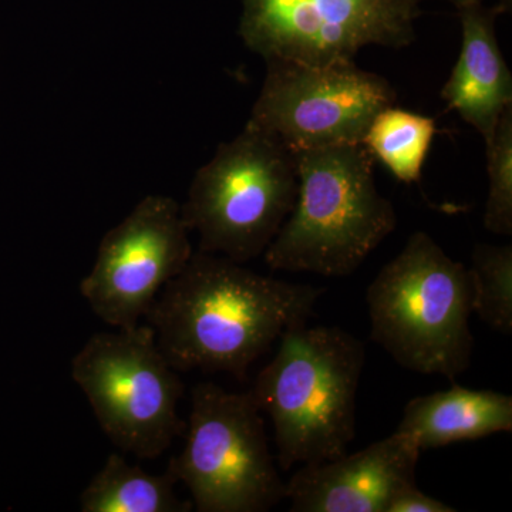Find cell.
I'll list each match as a JSON object with an SVG mask.
<instances>
[{
  "label": "cell",
  "mask_w": 512,
  "mask_h": 512,
  "mask_svg": "<svg viewBox=\"0 0 512 512\" xmlns=\"http://www.w3.org/2000/svg\"><path fill=\"white\" fill-rule=\"evenodd\" d=\"M456 508L451 507L443 501L436 500L430 495L424 494L417 487V484L404 487L394 495L387 505L386 512H454Z\"/></svg>",
  "instance_id": "cell-18"
},
{
  "label": "cell",
  "mask_w": 512,
  "mask_h": 512,
  "mask_svg": "<svg viewBox=\"0 0 512 512\" xmlns=\"http://www.w3.org/2000/svg\"><path fill=\"white\" fill-rule=\"evenodd\" d=\"M325 292L194 251L144 319L177 372H225L244 379L286 330L308 323Z\"/></svg>",
  "instance_id": "cell-1"
},
{
  "label": "cell",
  "mask_w": 512,
  "mask_h": 512,
  "mask_svg": "<svg viewBox=\"0 0 512 512\" xmlns=\"http://www.w3.org/2000/svg\"><path fill=\"white\" fill-rule=\"evenodd\" d=\"M434 134V119L390 106L370 123L362 144L397 180L414 184L420 180Z\"/></svg>",
  "instance_id": "cell-15"
},
{
  "label": "cell",
  "mask_w": 512,
  "mask_h": 512,
  "mask_svg": "<svg viewBox=\"0 0 512 512\" xmlns=\"http://www.w3.org/2000/svg\"><path fill=\"white\" fill-rule=\"evenodd\" d=\"M421 450L394 431L355 454L303 466L286 484L292 512H386L390 500L416 484Z\"/></svg>",
  "instance_id": "cell-11"
},
{
  "label": "cell",
  "mask_w": 512,
  "mask_h": 512,
  "mask_svg": "<svg viewBox=\"0 0 512 512\" xmlns=\"http://www.w3.org/2000/svg\"><path fill=\"white\" fill-rule=\"evenodd\" d=\"M396 431L409 434L421 451L512 431V397L454 384L406 404Z\"/></svg>",
  "instance_id": "cell-13"
},
{
  "label": "cell",
  "mask_w": 512,
  "mask_h": 512,
  "mask_svg": "<svg viewBox=\"0 0 512 512\" xmlns=\"http://www.w3.org/2000/svg\"><path fill=\"white\" fill-rule=\"evenodd\" d=\"M261 92L248 123L291 148L362 144L373 119L396 103L397 93L380 74L356 62L312 66L268 60Z\"/></svg>",
  "instance_id": "cell-9"
},
{
  "label": "cell",
  "mask_w": 512,
  "mask_h": 512,
  "mask_svg": "<svg viewBox=\"0 0 512 512\" xmlns=\"http://www.w3.org/2000/svg\"><path fill=\"white\" fill-rule=\"evenodd\" d=\"M183 451L168 470L191 494L198 512H265L286 498L251 390L232 393L214 383L192 390Z\"/></svg>",
  "instance_id": "cell-6"
},
{
  "label": "cell",
  "mask_w": 512,
  "mask_h": 512,
  "mask_svg": "<svg viewBox=\"0 0 512 512\" xmlns=\"http://www.w3.org/2000/svg\"><path fill=\"white\" fill-rule=\"evenodd\" d=\"M365 345L338 326L286 330L251 390L274 424L282 470L345 456L356 436V397Z\"/></svg>",
  "instance_id": "cell-3"
},
{
  "label": "cell",
  "mask_w": 512,
  "mask_h": 512,
  "mask_svg": "<svg viewBox=\"0 0 512 512\" xmlns=\"http://www.w3.org/2000/svg\"><path fill=\"white\" fill-rule=\"evenodd\" d=\"M370 339L421 375L456 379L473 357V286L426 232H414L367 288Z\"/></svg>",
  "instance_id": "cell-4"
},
{
  "label": "cell",
  "mask_w": 512,
  "mask_h": 512,
  "mask_svg": "<svg viewBox=\"0 0 512 512\" xmlns=\"http://www.w3.org/2000/svg\"><path fill=\"white\" fill-rule=\"evenodd\" d=\"M72 377L124 453L156 458L185 429L178 414L183 383L147 323L93 335L73 357Z\"/></svg>",
  "instance_id": "cell-7"
},
{
  "label": "cell",
  "mask_w": 512,
  "mask_h": 512,
  "mask_svg": "<svg viewBox=\"0 0 512 512\" xmlns=\"http://www.w3.org/2000/svg\"><path fill=\"white\" fill-rule=\"evenodd\" d=\"M419 2H423V0H419ZM447 2L453 3L456 8H460V6L470 5V3H483L485 0H447ZM497 5H500L507 13L511 10L512 0H498Z\"/></svg>",
  "instance_id": "cell-19"
},
{
  "label": "cell",
  "mask_w": 512,
  "mask_h": 512,
  "mask_svg": "<svg viewBox=\"0 0 512 512\" xmlns=\"http://www.w3.org/2000/svg\"><path fill=\"white\" fill-rule=\"evenodd\" d=\"M298 195L265 251L274 271L352 275L393 234L397 214L380 194L375 158L363 144L296 151Z\"/></svg>",
  "instance_id": "cell-2"
},
{
  "label": "cell",
  "mask_w": 512,
  "mask_h": 512,
  "mask_svg": "<svg viewBox=\"0 0 512 512\" xmlns=\"http://www.w3.org/2000/svg\"><path fill=\"white\" fill-rule=\"evenodd\" d=\"M170 470L150 474L113 453L80 495L83 512H188L191 501L178 498Z\"/></svg>",
  "instance_id": "cell-14"
},
{
  "label": "cell",
  "mask_w": 512,
  "mask_h": 512,
  "mask_svg": "<svg viewBox=\"0 0 512 512\" xmlns=\"http://www.w3.org/2000/svg\"><path fill=\"white\" fill-rule=\"evenodd\" d=\"M239 36L268 60L326 66L355 62L366 46L416 40L419 0H241Z\"/></svg>",
  "instance_id": "cell-8"
},
{
  "label": "cell",
  "mask_w": 512,
  "mask_h": 512,
  "mask_svg": "<svg viewBox=\"0 0 512 512\" xmlns=\"http://www.w3.org/2000/svg\"><path fill=\"white\" fill-rule=\"evenodd\" d=\"M488 197L484 227L495 235L512 234V106L498 121L493 136L484 141Z\"/></svg>",
  "instance_id": "cell-17"
},
{
  "label": "cell",
  "mask_w": 512,
  "mask_h": 512,
  "mask_svg": "<svg viewBox=\"0 0 512 512\" xmlns=\"http://www.w3.org/2000/svg\"><path fill=\"white\" fill-rule=\"evenodd\" d=\"M296 195L295 153L247 123L195 173L181 214L200 238L198 251L247 264L265 254Z\"/></svg>",
  "instance_id": "cell-5"
},
{
  "label": "cell",
  "mask_w": 512,
  "mask_h": 512,
  "mask_svg": "<svg viewBox=\"0 0 512 512\" xmlns=\"http://www.w3.org/2000/svg\"><path fill=\"white\" fill-rule=\"evenodd\" d=\"M457 13L463 42L441 97L487 141L512 106V76L495 32V22L505 12L483 2L460 6Z\"/></svg>",
  "instance_id": "cell-12"
},
{
  "label": "cell",
  "mask_w": 512,
  "mask_h": 512,
  "mask_svg": "<svg viewBox=\"0 0 512 512\" xmlns=\"http://www.w3.org/2000/svg\"><path fill=\"white\" fill-rule=\"evenodd\" d=\"M181 205L148 195L101 239L80 292L97 318L116 329L140 325L164 286L190 261L194 248Z\"/></svg>",
  "instance_id": "cell-10"
},
{
  "label": "cell",
  "mask_w": 512,
  "mask_h": 512,
  "mask_svg": "<svg viewBox=\"0 0 512 512\" xmlns=\"http://www.w3.org/2000/svg\"><path fill=\"white\" fill-rule=\"evenodd\" d=\"M473 313L495 332L512 333V247L478 244L471 254Z\"/></svg>",
  "instance_id": "cell-16"
}]
</instances>
